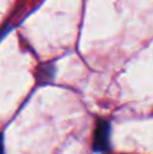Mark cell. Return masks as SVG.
<instances>
[{"label": "cell", "mask_w": 153, "mask_h": 154, "mask_svg": "<svg viewBox=\"0 0 153 154\" xmlns=\"http://www.w3.org/2000/svg\"><path fill=\"white\" fill-rule=\"evenodd\" d=\"M0 154H3V141H2V135H0Z\"/></svg>", "instance_id": "2"}, {"label": "cell", "mask_w": 153, "mask_h": 154, "mask_svg": "<svg viewBox=\"0 0 153 154\" xmlns=\"http://www.w3.org/2000/svg\"><path fill=\"white\" fill-rule=\"evenodd\" d=\"M108 138H110V125L106 120H99L95 127L94 134V149L99 153L108 150Z\"/></svg>", "instance_id": "1"}]
</instances>
